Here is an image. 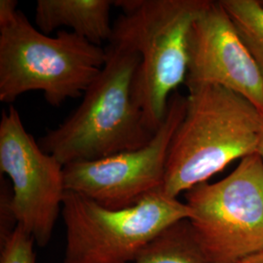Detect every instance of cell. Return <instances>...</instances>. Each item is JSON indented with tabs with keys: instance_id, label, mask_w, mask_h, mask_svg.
I'll return each mask as SVG.
<instances>
[{
	"instance_id": "cell-8",
	"label": "cell",
	"mask_w": 263,
	"mask_h": 263,
	"mask_svg": "<svg viewBox=\"0 0 263 263\" xmlns=\"http://www.w3.org/2000/svg\"><path fill=\"white\" fill-rule=\"evenodd\" d=\"M186 105L187 97L179 92L172 95L164 122L151 141L140 148L65 166L66 191L83 195L103 207L120 210L162 190L171 141Z\"/></svg>"
},
{
	"instance_id": "cell-13",
	"label": "cell",
	"mask_w": 263,
	"mask_h": 263,
	"mask_svg": "<svg viewBox=\"0 0 263 263\" xmlns=\"http://www.w3.org/2000/svg\"><path fill=\"white\" fill-rule=\"evenodd\" d=\"M3 238L0 263H35V242L22 226H14Z\"/></svg>"
},
{
	"instance_id": "cell-5",
	"label": "cell",
	"mask_w": 263,
	"mask_h": 263,
	"mask_svg": "<svg viewBox=\"0 0 263 263\" xmlns=\"http://www.w3.org/2000/svg\"><path fill=\"white\" fill-rule=\"evenodd\" d=\"M189 215L185 203L162 190L120 210L66 191L62 209L66 238L64 263L133 262L164 230Z\"/></svg>"
},
{
	"instance_id": "cell-10",
	"label": "cell",
	"mask_w": 263,
	"mask_h": 263,
	"mask_svg": "<svg viewBox=\"0 0 263 263\" xmlns=\"http://www.w3.org/2000/svg\"><path fill=\"white\" fill-rule=\"evenodd\" d=\"M110 0H37L35 24L43 33L49 34L62 27L101 46L110 41Z\"/></svg>"
},
{
	"instance_id": "cell-6",
	"label": "cell",
	"mask_w": 263,
	"mask_h": 263,
	"mask_svg": "<svg viewBox=\"0 0 263 263\" xmlns=\"http://www.w3.org/2000/svg\"><path fill=\"white\" fill-rule=\"evenodd\" d=\"M188 221L207 263H238L263 251V161H240L226 178L184 193Z\"/></svg>"
},
{
	"instance_id": "cell-16",
	"label": "cell",
	"mask_w": 263,
	"mask_h": 263,
	"mask_svg": "<svg viewBox=\"0 0 263 263\" xmlns=\"http://www.w3.org/2000/svg\"><path fill=\"white\" fill-rule=\"evenodd\" d=\"M262 3H263V1H262Z\"/></svg>"
},
{
	"instance_id": "cell-11",
	"label": "cell",
	"mask_w": 263,
	"mask_h": 263,
	"mask_svg": "<svg viewBox=\"0 0 263 263\" xmlns=\"http://www.w3.org/2000/svg\"><path fill=\"white\" fill-rule=\"evenodd\" d=\"M131 263H207L188 219L170 226Z\"/></svg>"
},
{
	"instance_id": "cell-9",
	"label": "cell",
	"mask_w": 263,
	"mask_h": 263,
	"mask_svg": "<svg viewBox=\"0 0 263 263\" xmlns=\"http://www.w3.org/2000/svg\"><path fill=\"white\" fill-rule=\"evenodd\" d=\"M184 84L223 87L263 112L261 72L220 1L209 0L191 28Z\"/></svg>"
},
{
	"instance_id": "cell-2",
	"label": "cell",
	"mask_w": 263,
	"mask_h": 263,
	"mask_svg": "<svg viewBox=\"0 0 263 263\" xmlns=\"http://www.w3.org/2000/svg\"><path fill=\"white\" fill-rule=\"evenodd\" d=\"M16 0H0V102L40 91L61 106L84 94L107 60L106 49L72 31L49 36L17 9Z\"/></svg>"
},
{
	"instance_id": "cell-14",
	"label": "cell",
	"mask_w": 263,
	"mask_h": 263,
	"mask_svg": "<svg viewBox=\"0 0 263 263\" xmlns=\"http://www.w3.org/2000/svg\"><path fill=\"white\" fill-rule=\"evenodd\" d=\"M238 263H263V251L253 254Z\"/></svg>"
},
{
	"instance_id": "cell-7",
	"label": "cell",
	"mask_w": 263,
	"mask_h": 263,
	"mask_svg": "<svg viewBox=\"0 0 263 263\" xmlns=\"http://www.w3.org/2000/svg\"><path fill=\"white\" fill-rule=\"evenodd\" d=\"M64 168L27 132L14 105L2 112L0 172L9 178L11 188L2 183L1 195L16 226L39 247L49 243L62 213L66 192Z\"/></svg>"
},
{
	"instance_id": "cell-4",
	"label": "cell",
	"mask_w": 263,
	"mask_h": 263,
	"mask_svg": "<svg viewBox=\"0 0 263 263\" xmlns=\"http://www.w3.org/2000/svg\"><path fill=\"white\" fill-rule=\"evenodd\" d=\"M209 0H116L122 10L111 38L128 42L141 62L133 96L149 131L159 129L171 96L185 83L188 38Z\"/></svg>"
},
{
	"instance_id": "cell-3",
	"label": "cell",
	"mask_w": 263,
	"mask_h": 263,
	"mask_svg": "<svg viewBox=\"0 0 263 263\" xmlns=\"http://www.w3.org/2000/svg\"><path fill=\"white\" fill-rule=\"evenodd\" d=\"M186 97V111L171 141L162 187L177 199L233 161L256 153L262 129V111L223 87L189 88Z\"/></svg>"
},
{
	"instance_id": "cell-15",
	"label": "cell",
	"mask_w": 263,
	"mask_h": 263,
	"mask_svg": "<svg viewBox=\"0 0 263 263\" xmlns=\"http://www.w3.org/2000/svg\"><path fill=\"white\" fill-rule=\"evenodd\" d=\"M256 153L259 155V157H260L263 161V123L262 129H261V133H260V138H259V142H258V146H257Z\"/></svg>"
},
{
	"instance_id": "cell-12",
	"label": "cell",
	"mask_w": 263,
	"mask_h": 263,
	"mask_svg": "<svg viewBox=\"0 0 263 263\" xmlns=\"http://www.w3.org/2000/svg\"><path fill=\"white\" fill-rule=\"evenodd\" d=\"M263 77V3L259 0H220Z\"/></svg>"
},
{
	"instance_id": "cell-1",
	"label": "cell",
	"mask_w": 263,
	"mask_h": 263,
	"mask_svg": "<svg viewBox=\"0 0 263 263\" xmlns=\"http://www.w3.org/2000/svg\"><path fill=\"white\" fill-rule=\"evenodd\" d=\"M107 60L64 122L38 141L41 148L66 166L140 148L155 133L146 127L133 96L141 58L128 42L111 38Z\"/></svg>"
}]
</instances>
